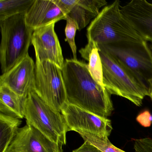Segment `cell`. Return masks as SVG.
Returning a JSON list of instances; mask_svg holds the SVG:
<instances>
[{
	"label": "cell",
	"instance_id": "6da1fadb",
	"mask_svg": "<svg viewBox=\"0 0 152 152\" xmlns=\"http://www.w3.org/2000/svg\"><path fill=\"white\" fill-rule=\"evenodd\" d=\"M67 103L107 118L113 111L111 94L91 76L88 64L66 59L62 68Z\"/></svg>",
	"mask_w": 152,
	"mask_h": 152
},
{
	"label": "cell",
	"instance_id": "7a4b0ae2",
	"mask_svg": "<svg viewBox=\"0 0 152 152\" xmlns=\"http://www.w3.org/2000/svg\"><path fill=\"white\" fill-rule=\"evenodd\" d=\"M88 41L97 44L145 41L121 12L119 1L105 7L87 29Z\"/></svg>",
	"mask_w": 152,
	"mask_h": 152
},
{
	"label": "cell",
	"instance_id": "3957f363",
	"mask_svg": "<svg viewBox=\"0 0 152 152\" xmlns=\"http://www.w3.org/2000/svg\"><path fill=\"white\" fill-rule=\"evenodd\" d=\"M129 72L150 93L152 90V52L147 42L97 45Z\"/></svg>",
	"mask_w": 152,
	"mask_h": 152
},
{
	"label": "cell",
	"instance_id": "277c9868",
	"mask_svg": "<svg viewBox=\"0 0 152 152\" xmlns=\"http://www.w3.org/2000/svg\"><path fill=\"white\" fill-rule=\"evenodd\" d=\"M25 14L0 21L1 34L0 63L3 74L29 54L34 30L26 23Z\"/></svg>",
	"mask_w": 152,
	"mask_h": 152
},
{
	"label": "cell",
	"instance_id": "5b68a950",
	"mask_svg": "<svg viewBox=\"0 0 152 152\" xmlns=\"http://www.w3.org/2000/svg\"><path fill=\"white\" fill-rule=\"evenodd\" d=\"M23 113L27 124L53 142L63 145L66 144V134L69 130L64 115L53 110L34 91L24 100Z\"/></svg>",
	"mask_w": 152,
	"mask_h": 152
},
{
	"label": "cell",
	"instance_id": "8992f818",
	"mask_svg": "<svg viewBox=\"0 0 152 152\" xmlns=\"http://www.w3.org/2000/svg\"><path fill=\"white\" fill-rule=\"evenodd\" d=\"M99 51L103 66L104 88L111 95L122 97L141 106L144 98L149 96L150 92L109 54L99 48Z\"/></svg>",
	"mask_w": 152,
	"mask_h": 152
},
{
	"label": "cell",
	"instance_id": "52a82bcc",
	"mask_svg": "<svg viewBox=\"0 0 152 152\" xmlns=\"http://www.w3.org/2000/svg\"><path fill=\"white\" fill-rule=\"evenodd\" d=\"M34 91L53 110L61 113L67 103L62 68L50 61L36 60Z\"/></svg>",
	"mask_w": 152,
	"mask_h": 152
},
{
	"label": "cell",
	"instance_id": "ba28073f",
	"mask_svg": "<svg viewBox=\"0 0 152 152\" xmlns=\"http://www.w3.org/2000/svg\"><path fill=\"white\" fill-rule=\"evenodd\" d=\"M70 131L90 133L108 137L112 130V122L101 117L66 103L61 110Z\"/></svg>",
	"mask_w": 152,
	"mask_h": 152
},
{
	"label": "cell",
	"instance_id": "9c48e42d",
	"mask_svg": "<svg viewBox=\"0 0 152 152\" xmlns=\"http://www.w3.org/2000/svg\"><path fill=\"white\" fill-rule=\"evenodd\" d=\"M5 152H63V145L53 142L26 124L18 129Z\"/></svg>",
	"mask_w": 152,
	"mask_h": 152
},
{
	"label": "cell",
	"instance_id": "30bf717a",
	"mask_svg": "<svg viewBox=\"0 0 152 152\" xmlns=\"http://www.w3.org/2000/svg\"><path fill=\"white\" fill-rule=\"evenodd\" d=\"M55 23L34 30L31 44L35 50L36 60L50 61L62 69L65 61L58 37L55 31Z\"/></svg>",
	"mask_w": 152,
	"mask_h": 152
},
{
	"label": "cell",
	"instance_id": "8fae6325",
	"mask_svg": "<svg viewBox=\"0 0 152 152\" xmlns=\"http://www.w3.org/2000/svg\"><path fill=\"white\" fill-rule=\"evenodd\" d=\"M35 64L29 54L0 77V85L7 86L23 99L34 91Z\"/></svg>",
	"mask_w": 152,
	"mask_h": 152
},
{
	"label": "cell",
	"instance_id": "7c38bea8",
	"mask_svg": "<svg viewBox=\"0 0 152 152\" xmlns=\"http://www.w3.org/2000/svg\"><path fill=\"white\" fill-rule=\"evenodd\" d=\"M121 12L144 40L152 42V3L132 0L121 7Z\"/></svg>",
	"mask_w": 152,
	"mask_h": 152
},
{
	"label": "cell",
	"instance_id": "4fadbf2b",
	"mask_svg": "<svg viewBox=\"0 0 152 152\" xmlns=\"http://www.w3.org/2000/svg\"><path fill=\"white\" fill-rule=\"evenodd\" d=\"M64 14L77 24L78 30L85 28L93 18L98 15L99 10L106 6L104 0H54Z\"/></svg>",
	"mask_w": 152,
	"mask_h": 152
},
{
	"label": "cell",
	"instance_id": "5bb4252c",
	"mask_svg": "<svg viewBox=\"0 0 152 152\" xmlns=\"http://www.w3.org/2000/svg\"><path fill=\"white\" fill-rule=\"evenodd\" d=\"M66 17L54 0H34L25 14L26 23L34 31L60 20H66Z\"/></svg>",
	"mask_w": 152,
	"mask_h": 152
},
{
	"label": "cell",
	"instance_id": "9a60e30c",
	"mask_svg": "<svg viewBox=\"0 0 152 152\" xmlns=\"http://www.w3.org/2000/svg\"><path fill=\"white\" fill-rule=\"evenodd\" d=\"M25 99L19 96L7 86L0 85V113L22 119L23 103Z\"/></svg>",
	"mask_w": 152,
	"mask_h": 152
},
{
	"label": "cell",
	"instance_id": "2e32d148",
	"mask_svg": "<svg viewBox=\"0 0 152 152\" xmlns=\"http://www.w3.org/2000/svg\"><path fill=\"white\" fill-rule=\"evenodd\" d=\"M79 52L81 56L88 62V69L94 80L99 84L104 87L103 66L97 44L94 42L89 41L85 48L81 49Z\"/></svg>",
	"mask_w": 152,
	"mask_h": 152
},
{
	"label": "cell",
	"instance_id": "e0dca14e",
	"mask_svg": "<svg viewBox=\"0 0 152 152\" xmlns=\"http://www.w3.org/2000/svg\"><path fill=\"white\" fill-rule=\"evenodd\" d=\"M21 119L0 113V152H5L22 124Z\"/></svg>",
	"mask_w": 152,
	"mask_h": 152
},
{
	"label": "cell",
	"instance_id": "ac0fdd59",
	"mask_svg": "<svg viewBox=\"0 0 152 152\" xmlns=\"http://www.w3.org/2000/svg\"><path fill=\"white\" fill-rule=\"evenodd\" d=\"M34 0H0V21L26 14Z\"/></svg>",
	"mask_w": 152,
	"mask_h": 152
},
{
	"label": "cell",
	"instance_id": "d6986e66",
	"mask_svg": "<svg viewBox=\"0 0 152 152\" xmlns=\"http://www.w3.org/2000/svg\"><path fill=\"white\" fill-rule=\"evenodd\" d=\"M84 141L92 144L103 152H126L113 145L107 137L90 133H80Z\"/></svg>",
	"mask_w": 152,
	"mask_h": 152
},
{
	"label": "cell",
	"instance_id": "ffe728a7",
	"mask_svg": "<svg viewBox=\"0 0 152 152\" xmlns=\"http://www.w3.org/2000/svg\"><path fill=\"white\" fill-rule=\"evenodd\" d=\"M66 26L65 27V41L69 44L73 56V59L77 60V48L75 42L76 31L78 30L76 23L68 16L66 17Z\"/></svg>",
	"mask_w": 152,
	"mask_h": 152
},
{
	"label": "cell",
	"instance_id": "44dd1931",
	"mask_svg": "<svg viewBox=\"0 0 152 152\" xmlns=\"http://www.w3.org/2000/svg\"><path fill=\"white\" fill-rule=\"evenodd\" d=\"M135 152H152V139L146 137L134 140Z\"/></svg>",
	"mask_w": 152,
	"mask_h": 152
},
{
	"label": "cell",
	"instance_id": "7402d4cb",
	"mask_svg": "<svg viewBox=\"0 0 152 152\" xmlns=\"http://www.w3.org/2000/svg\"><path fill=\"white\" fill-rule=\"evenodd\" d=\"M136 119L137 121L143 127H150L152 123V114L148 110L140 113Z\"/></svg>",
	"mask_w": 152,
	"mask_h": 152
},
{
	"label": "cell",
	"instance_id": "603a6c76",
	"mask_svg": "<svg viewBox=\"0 0 152 152\" xmlns=\"http://www.w3.org/2000/svg\"><path fill=\"white\" fill-rule=\"evenodd\" d=\"M72 152H103L100 149L87 141L79 148L75 149Z\"/></svg>",
	"mask_w": 152,
	"mask_h": 152
},
{
	"label": "cell",
	"instance_id": "cb8c5ba5",
	"mask_svg": "<svg viewBox=\"0 0 152 152\" xmlns=\"http://www.w3.org/2000/svg\"><path fill=\"white\" fill-rule=\"evenodd\" d=\"M149 47H150V49H151V51L152 52V42H151V43L149 44Z\"/></svg>",
	"mask_w": 152,
	"mask_h": 152
},
{
	"label": "cell",
	"instance_id": "d4e9b609",
	"mask_svg": "<svg viewBox=\"0 0 152 152\" xmlns=\"http://www.w3.org/2000/svg\"><path fill=\"white\" fill-rule=\"evenodd\" d=\"M150 98H151V100L152 101V90L151 91V93H150V96H149Z\"/></svg>",
	"mask_w": 152,
	"mask_h": 152
}]
</instances>
